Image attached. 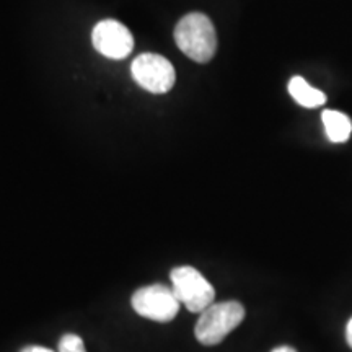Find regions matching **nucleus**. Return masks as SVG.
I'll use <instances>...</instances> for the list:
<instances>
[{"mask_svg":"<svg viewBox=\"0 0 352 352\" xmlns=\"http://www.w3.org/2000/svg\"><path fill=\"white\" fill-rule=\"evenodd\" d=\"M178 47L195 63L206 64L217 51V34L214 23L204 13L195 12L184 15L175 28Z\"/></svg>","mask_w":352,"mask_h":352,"instance_id":"1","label":"nucleus"},{"mask_svg":"<svg viewBox=\"0 0 352 352\" xmlns=\"http://www.w3.org/2000/svg\"><path fill=\"white\" fill-rule=\"evenodd\" d=\"M245 318V308L240 302H219L210 303L201 311L195 334L196 340L204 346H215L226 340Z\"/></svg>","mask_w":352,"mask_h":352,"instance_id":"2","label":"nucleus"},{"mask_svg":"<svg viewBox=\"0 0 352 352\" xmlns=\"http://www.w3.org/2000/svg\"><path fill=\"white\" fill-rule=\"evenodd\" d=\"M171 287H173L178 300L188 308L191 314H201L214 303L215 290L212 284L201 274L196 267L178 266L170 272Z\"/></svg>","mask_w":352,"mask_h":352,"instance_id":"3","label":"nucleus"},{"mask_svg":"<svg viewBox=\"0 0 352 352\" xmlns=\"http://www.w3.org/2000/svg\"><path fill=\"white\" fill-rule=\"evenodd\" d=\"M131 305L135 314L144 318L158 321V323H168L178 315L182 302L176 297L173 287L152 284L135 290L131 298Z\"/></svg>","mask_w":352,"mask_h":352,"instance_id":"4","label":"nucleus"},{"mask_svg":"<svg viewBox=\"0 0 352 352\" xmlns=\"http://www.w3.org/2000/svg\"><path fill=\"white\" fill-rule=\"evenodd\" d=\"M131 72L139 87L155 95L170 91L176 80L175 69L170 60L152 52L135 57L131 65Z\"/></svg>","mask_w":352,"mask_h":352,"instance_id":"5","label":"nucleus"},{"mask_svg":"<svg viewBox=\"0 0 352 352\" xmlns=\"http://www.w3.org/2000/svg\"><path fill=\"white\" fill-rule=\"evenodd\" d=\"M95 50L109 59H124L132 52L134 38L124 25L116 20H103L96 23L91 33Z\"/></svg>","mask_w":352,"mask_h":352,"instance_id":"6","label":"nucleus"},{"mask_svg":"<svg viewBox=\"0 0 352 352\" xmlns=\"http://www.w3.org/2000/svg\"><path fill=\"white\" fill-rule=\"evenodd\" d=\"M289 94L303 108H320L327 103V95L318 88L308 85L303 77H292L289 82Z\"/></svg>","mask_w":352,"mask_h":352,"instance_id":"7","label":"nucleus"},{"mask_svg":"<svg viewBox=\"0 0 352 352\" xmlns=\"http://www.w3.org/2000/svg\"><path fill=\"white\" fill-rule=\"evenodd\" d=\"M324 129H327L328 139L334 144H342L351 138L352 134V121L347 114L334 109H324L321 113Z\"/></svg>","mask_w":352,"mask_h":352,"instance_id":"8","label":"nucleus"},{"mask_svg":"<svg viewBox=\"0 0 352 352\" xmlns=\"http://www.w3.org/2000/svg\"><path fill=\"white\" fill-rule=\"evenodd\" d=\"M59 352H87L83 340L77 334H64L59 341Z\"/></svg>","mask_w":352,"mask_h":352,"instance_id":"9","label":"nucleus"},{"mask_svg":"<svg viewBox=\"0 0 352 352\" xmlns=\"http://www.w3.org/2000/svg\"><path fill=\"white\" fill-rule=\"evenodd\" d=\"M21 352H54V351L47 349V347H43V346H28Z\"/></svg>","mask_w":352,"mask_h":352,"instance_id":"10","label":"nucleus"},{"mask_svg":"<svg viewBox=\"0 0 352 352\" xmlns=\"http://www.w3.org/2000/svg\"><path fill=\"white\" fill-rule=\"evenodd\" d=\"M346 341L349 347L352 349V318L347 321V327H346Z\"/></svg>","mask_w":352,"mask_h":352,"instance_id":"11","label":"nucleus"},{"mask_svg":"<svg viewBox=\"0 0 352 352\" xmlns=\"http://www.w3.org/2000/svg\"><path fill=\"white\" fill-rule=\"evenodd\" d=\"M272 352H297V351L292 349V347H289V346H280V347H276Z\"/></svg>","mask_w":352,"mask_h":352,"instance_id":"12","label":"nucleus"}]
</instances>
